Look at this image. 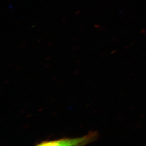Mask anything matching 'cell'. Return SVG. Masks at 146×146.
<instances>
[{"label": "cell", "instance_id": "cell-1", "mask_svg": "<svg viewBox=\"0 0 146 146\" xmlns=\"http://www.w3.org/2000/svg\"><path fill=\"white\" fill-rule=\"evenodd\" d=\"M99 134L97 131H91L80 138H62L53 141H45L36 145L46 146H83L94 142L98 139Z\"/></svg>", "mask_w": 146, "mask_h": 146}]
</instances>
